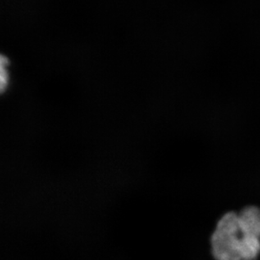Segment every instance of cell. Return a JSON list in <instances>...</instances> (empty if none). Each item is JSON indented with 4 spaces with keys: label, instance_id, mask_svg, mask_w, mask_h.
Instances as JSON below:
<instances>
[{
    "label": "cell",
    "instance_id": "cell-1",
    "mask_svg": "<svg viewBox=\"0 0 260 260\" xmlns=\"http://www.w3.org/2000/svg\"><path fill=\"white\" fill-rule=\"evenodd\" d=\"M211 248L216 260H253L260 253V238L244 233L238 214L229 212L217 223Z\"/></svg>",
    "mask_w": 260,
    "mask_h": 260
},
{
    "label": "cell",
    "instance_id": "cell-2",
    "mask_svg": "<svg viewBox=\"0 0 260 260\" xmlns=\"http://www.w3.org/2000/svg\"><path fill=\"white\" fill-rule=\"evenodd\" d=\"M241 226L248 235L260 238V210L255 206H248L238 214Z\"/></svg>",
    "mask_w": 260,
    "mask_h": 260
}]
</instances>
